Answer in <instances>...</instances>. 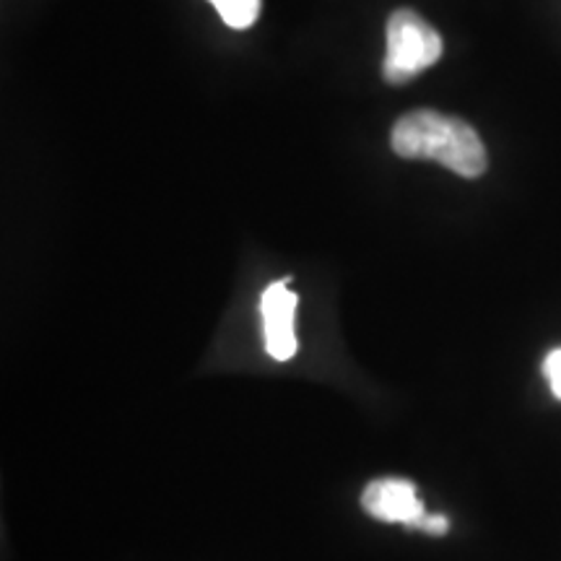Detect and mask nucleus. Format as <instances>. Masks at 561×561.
Listing matches in <instances>:
<instances>
[{
  "label": "nucleus",
  "mask_w": 561,
  "mask_h": 561,
  "mask_svg": "<svg viewBox=\"0 0 561 561\" xmlns=\"http://www.w3.org/2000/svg\"><path fill=\"white\" fill-rule=\"evenodd\" d=\"M392 151L403 159H434L460 178H481L489 167L483 140L471 125L434 110H416L396 123Z\"/></svg>",
  "instance_id": "f257e3e1"
},
{
  "label": "nucleus",
  "mask_w": 561,
  "mask_h": 561,
  "mask_svg": "<svg viewBox=\"0 0 561 561\" xmlns=\"http://www.w3.org/2000/svg\"><path fill=\"white\" fill-rule=\"evenodd\" d=\"M439 58L442 37L430 21L409 9L392 13L388 21V53L382 60L385 81L392 87H403Z\"/></svg>",
  "instance_id": "f03ea898"
},
{
  "label": "nucleus",
  "mask_w": 561,
  "mask_h": 561,
  "mask_svg": "<svg viewBox=\"0 0 561 561\" xmlns=\"http://www.w3.org/2000/svg\"><path fill=\"white\" fill-rule=\"evenodd\" d=\"M297 294L289 289L286 280H276L261 297V318H263V339L265 351L271 359L289 362L297 354V331H294V318H297Z\"/></svg>",
  "instance_id": "7ed1b4c3"
},
{
  "label": "nucleus",
  "mask_w": 561,
  "mask_h": 561,
  "mask_svg": "<svg viewBox=\"0 0 561 561\" xmlns=\"http://www.w3.org/2000/svg\"><path fill=\"white\" fill-rule=\"evenodd\" d=\"M362 507L382 523H403L419 528L426 510L421 504L416 486L403 479H377L362 491Z\"/></svg>",
  "instance_id": "20e7f679"
},
{
  "label": "nucleus",
  "mask_w": 561,
  "mask_h": 561,
  "mask_svg": "<svg viewBox=\"0 0 561 561\" xmlns=\"http://www.w3.org/2000/svg\"><path fill=\"white\" fill-rule=\"evenodd\" d=\"M231 30H250L261 16L263 0H208Z\"/></svg>",
  "instance_id": "39448f33"
},
{
  "label": "nucleus",
  "mask_w": 561,
  "mask_h": 561,
  "mask_svg": "<svg viewBox=\"0 0 561 561\" xmlns=\"http://www.w3.org/2000/svg\"><path fill=\"white\" fill-rule=\"evenodd\" d=\"M543 375L551 385V392L561 401V348H553L543 362Z\"/></svg>",
  "instance_id": "423d86ee"
},
{
  "label": "nucleus",
  "mask_w": 561,
  "mask_h": 561,
  "mask_svg": "<svg viewBox=\"0 0 561 561\" xmlns=\"http://www.w3.org/2000/svg\"><path fill=\"white\" fill-rule=\"evenodd\" d=\"M419 530L430 533V536H445V533L450 530V520H447L445 515H430V512H426L424 520L419 525Z\"/></svg>",
  "instance_id": "0eeeda50"
}]
</instances>
